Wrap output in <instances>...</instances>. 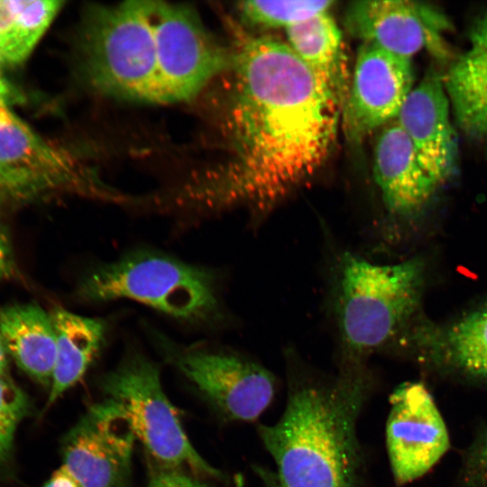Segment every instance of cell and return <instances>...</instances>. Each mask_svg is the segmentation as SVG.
Returning <instances> with one entry per match:
<instances>
[{"mask_svg":"<svg viewBox=\"0 0 487 487\" xmlns=\"http://www.w3.org/2000/svg\"><path fill=\"white\" fill-rule=\"evenodd\" d=\"M333 1H244L237 5L243 21L263 28H284L329 11Z\"/></svg>","mask_w":487,"mask_h":487,"instance_id":"cell-22","label":"cell"},{"mask_svg":"<svg viewBox=\"0 0 487 487\" xmlns=\"http://www.w3.org/2000/svg\"><path fill=\"white\" fill-rule=\"evenodd\" d=\"M57 0H0V64L20 66L62 8Z\"/></svg>","mask_w":487,"mask_h":487,"instance_id":"cell-21","label":"cell"},{"mask_svg":"<svg viewBox=\"0 0 487 487\" xmlns=\"http://www.w3.org/2000/svg\"><path fill=\"white\" fill-rule=\"evenodd\" d=\"M416 317L394 341L426 360L487 379V302L443 323Z\"/></svg>","mask_w":487,"mask_h":487,"instance_id":"cell-16","label":"cell"},{"mask_svg":"<svg viewBox=\"0 0 487 487\" xmlns=\"http://www.w3.org/2000/svg\"><path fill=\"white\" fill-rule=\"evenodd\" d=\"M256 473L262 479L263 487H284L275 472L270 471L267 468L256 467Z\"/></svg>","mask_w":487,"mask_h":487,"instance_id":"cell-31","label":"cell"},{"mask_svg":"<svg viewBox=\"0 0 487 487\" xmlns=\"http://www.w3.org/2000/svg\"><path fill=\"white\" fill-rule=\"evenodd\" d=\"M106 400L127 420L135 438L163 468L188 469L195 475L221 479L193 448L176 409L165 395L158 365L139 352L128 354L99 381Z\"/></svg>","mask_w":487,"mask_h":487,"instance_id":"cell-6","label":"cell"},{"mask_svg":"<svg viewBox=\"0 0 487 487\" xmlns=\"http://www.w3.org/2000/svg\"><path fill=\"white\" fill-rule=\"evenodd\" d=\"M78 54L84 76L97 91L161 104L148 1L89 7Z\"/></svg>","mask_w":487,"mask_h":487,"instance_id":"cell-5","label":"cell"},{"mask_svg":"<svg viewBox=\"0 0 487 487\" xmlns=\"http://www.w3.org/2000/svg\"><path fill=\"white\" fill-rule=\"evenodd\" d=\"M373 175L385 211L398 221L415 220L438 188L396 119L382 127L376 140Z\"/></svg>","mask_w":487,"mask_h":487,"instance_id":"cell-15","label":"cell"},{"mask_svg":"<svg viewBox=\"0 0 487 487\" xmlns=\"http://www.w3.org/2000/svg\"><path fill=\"white\" fill-rule=\"evenodd\" d=\"M135 436L105 400L90 408L63 442V466L83 487H132Z\"/></svg>","mask_w":487,"mask_h":487,"instance_id":"cell-10","label":"cell"},{"mask_svg":"<svg viewBox=\"0 0 487 487\" xmlns=\"http://www.w3.org/2000/svg\"><path fill=\"white\" fill-rule=\"evenodd\" d=\"M8 354L0 333V377L8 378Z\"/></svg>","mask_w":487,"mask_h":487,"instance_id":"cell-32","label":"cell"},{"mask_svg":"<svg viewBox=\"0 0 487 487\" xmlns=\"http://www.w3.org/2000/svg\"><path fill=\"white\" fill-rule=\"evenodd\" d=\"M465 476L469 483L487 487V429L475 442L469 454Z\"/></svg>","mask_w":487,"mask_h":487,"instance_id":"cell-24","label":"cell"},{"mask_svg":"<svg viewBox=\"0 0 487 487\" xmlns=\"http://www.w3.org/2000/svg\"><path fill=\"white\" fill-rule=\"evenodd\" d=\"M0 333L7 354L31 378L51 388L56 361L51 315L36 304L0 309Z\"/></svg>","mask_w":487,"mask_h":487,"instance_id":"cell-17","label":"cell"},{"mask_svg":"<svg viewBox=\"0 0 487 487\" xmlns=\"http://www.w3.org/2000/svg\"><path fill=\"white\" fill-rule=\"evenodd\" d=\"M347 31L363 43L411 60L426 49L439 60L449 57L445 35L451 23L438 8L409 0L355 1L346 8Z\"/></svg>","mask_w":487,"mask_h":487,"instance_id":"cell-9","label":"cell"},{"mask_svg":"<svg viewBox=\"0 0 487 487\" xmlns=\"http://www.w3.org/2000/svg\"><path fill=\"white\" fill-rule=\"evenodd\" d=\"M148 487H212L180 470L155 469L150 475Z\"/></svg>","mask_w":487,"mask_h":487,"instance_id":"cell-26","label":"cell"},{"mask_svg":"<svg viewBox=\"0 0 487 487\" xmlns=\"http://www.w3.org/2000/svg\"><path fill=\"white\" fill-rule=\"evenodd\" d=\"M76 296L88 303L131 299L197 324L212 322L220 312L213 271L149 251L91 268L79 280Z\"/></svg>","mask_w":487,"mask_h":487,"instance_id":"cell-4","label":"cell"},{"mask_svg":"<svg viewBox=\"0 0 487 487\" xmlns=\"http://www.w3.org/2000/svg\"><path fill=\"white\" fill-rule=\"evenodd\" d=\"M450 110L443 77L432 68L409 92L395 118L438 188L457 170L458 148Z\"/></svg>","mask_w":487,"mask_h":487,"instance_id":"cell-14","label":"cell"},{"mask_svg":"<svg viewBox=\"0 0 487 487\" xmlns=\"http://www.w3.org/2000/svg\"><path fill=\"white\" fill-rule=\"evenodd\" d=\"M336 267L334 305L342 363L366 364L417 317L425 263L412 258L381 264L345 252Z\"/></svg>","mask_w":487,"mask_h":487,"instance_id":"cell-3","label":"cell"},{"mask_svg":"<svg viewBox=\"0 0 487 487\" xmlns=\"http://www.w3.org/2000/svg\"><path fill=\"white\" fill-rule=\"evenodd\" d=\"M56 333V361L47 405H52L85 375L99 354L106 334L104 319L62 308L51 313Z\"/></svg>","mask_w":487,"mask_h":487,"instance_id":"cell-18","label":"cell"},{"mask_svg":"<svg viewBox=\"0 0 487 487\" xmlns=\"http://www.w3.org/2000/svg\"><path fill=\"white\" fill-rule=\"evenodd\" d=\"M0 162L31 181L42 195L73 190L105 198L117 197L87 176L69 152L38 134L2 102Z\"/></svg>","mask_w":487,"mask_h":487,"instance_id":"cell-13","label":"cell"},{"mask_svg":"<svg viewBox=\"0 0 487 487\" xmlns=\"http://www.w3.org/2000/svg\"><path fill=\"white\" fill-rule=\"evenodd\" d=\"M28 409L25 394L9 378L0 377V461L9 455L16 427Z\"/></svg>","mask_w":487,"mask_h":487,"instance_id":"cell-23","label":"cell"},{"mask_svg":"<svg viewBox=\"0 0 487 487\" xmlns=\"http://www.w3.org/2000/svg\"><path fill=\"white\" fill-rule=\"evenodd\" d=\"M151 338L165 361L177 368L225 418L255 420L274 395V378L261 364L227 352L181 345L157 330Z\"/></svg>","mask_w":487,"mask_h":487,"instance_id":"cell-8","label":"cell"},{"mask_svg":"<svg viewBox=\"0 0 487 487\" xmlns=\"http://www.w3.org/2000/svg\"><path fill=\"white\" fill-rule=\"evenodd\" d=\"M386 442L398 484L431 469L449 447L448 432L432 396L420 382L400 384L390 398Z\"/></svg>","mask_w":487,"mask_h":487,"instance_id":"cell-11","label":"cell"},{"mask_svg":"<svg viewBox=\"0 0 487 487\" xmlns=\"http://www.w3.org/2000/svg\"><path fill=\"white\" fill-rule=\"evenodd\" d=\"M226 70L231 158L179 202L205 210L244 206L261 216L321 169L343 106L288 44L269 37L234 32Z\"/></svg>","mask_w":487,"mask_h":487,"instance_id":"cell-1","label":"cell"},{"mask_svg":"<svg viewBox=\"0 0 487 487\" xmlns=\"http://www.w3.org/2000/svg\"><path fill=\"white\" fill-rule=\"evenodd\" d=\"M285 31L288 46L327 84L344 106L349 89L342 33L329 11L291 25Z\"/></svg>","mask_w":487,"mask_h":487,"instance_id":"cell-19","label":"cell"},{"mask_svg":"<svg viewBox=\"0 0 487 487\" xmlns=\"http://www.w3.org/2000/svg\"><path fill=\"white\" fill-rule=\"evenodd\" d=\"M43 487H83L67 470L61 465L57 469Z\"/></svg>","mask_w":487,"mask_h":487,"instance_id":"cell-29","label":"cell"},{"mask_svg":"<svg viewBox=\"0 0 487 487\" xmlns=\"http://www.w3.org/2000/svg\"><path fill=\"white\" fill-rule=\"evenodd\" d=\"M10 197L0 191V280L6 279L15 271L14 253L5 223V205Z\"/></svg>","mask_w":487,"mask_h":487,"instance_id":"cell-27","label":"cell"},{"mask_svg":"<svg viewBox=\"0 0 487 487\" xmlns=\"http://www.w3.org/2000/svg\"><path fill=\"white\" fill-rule=\"evenodd\" d=\"M471 48L487 53V13L480 16L469 32Z\"/></svg>","mask_w":487,"mask_h":487,"instance_id":"cell-28","label":"cell"},{"mask_svg":"<svg viewBox=\"0 0 487 487\" xmlns=\"http://www.w3.org/2000/svg\"><path fill=\"white\" fill-rule=\"evenodd\" d=\"M17 100V94L4 74V69L0 64V102L10 105Z\"/></svg>","mask_w":487,"mask_h":487,"instance_id":"cell-30","label":"cell"},{"mask_svg":"<svg viewBox=\"0 0 487 487\" xmlns=\"http://www.w3.org/2000/svg\"><path fill=\"white\" fill-rule=\"evenodd\" d=\"M458 127L473 139L487 138V53L470 49L443 77Z\"/></svg>","mask_w":487,"mask_h":487,"instance_id":"cell-20","label":"cell"},{"mask_svg":"<svg viewBox=\"0 0 487 487\" xmlns=\"http://www.w3.org/2000/svg\"><path fill=\"white\" fill-rule=\"evenodd\" d=\"M413 83L411 60L363 43L342 110L350 140L360 142L394 120L414 87Z\"/></svg>","mask_w":487,"mask_h":487,"instance_id":"cell-12","label":"cell"},{"mask_svg":"<svg viewBox=\"0 0 487 487\" xmlns=\"http://www.w3.org/2000/svg\"><path fill=\"white\" fill-rule=\"evenodd\" d=\"M371 385L365 364L342 363L328 382L291 386L280 418L258 427L284 487H356V423Z\"/></svg>","mask_w":487,"mask_h":487,"instance_id":"cell-2","label":"cell"},{"mask_svg":"<svg viewBox=\"0 0 487 487\" xmlns=\"http://www.w3.org/2000/svg\"><path fill=\"white\" fill-rule=\"evenodd\" d=\"M161 104L190 100L227 69L229 51L183 5L148 1Z\"/></svg>","mask_w":487,"mask_h":487,"instance_id":"cell-7","label":"cell"},{"mask_svg":"<svg viewBox=\"0 0 487 487\" xmlns=\"http://www.w3.org/2000/svg\"><path fill=\"white\" fill-rule=\"evenodd\" d=\"M0 191L15 198H33L42 193L31 181L0 162Z\"/></svg>","mask_w":487,"mask_h":487,"instance_id":"cell-25","label":"cell"}]
</instances>
